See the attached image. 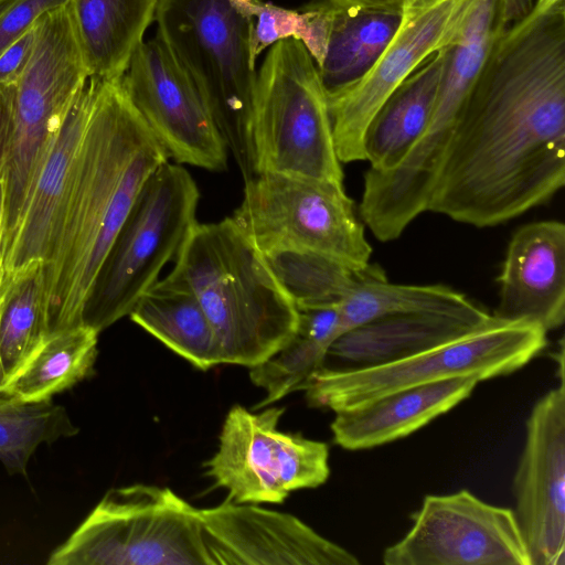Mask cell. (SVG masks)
I'll list each match as a JSON object with an SVG mask.
<instances>
[{"instance_id":"1","label":"cell","mask_w":565,"mask_h":565,"mask_svg":"<svg viewBox=\"0 0 565 565\" xmlns=\"http://www.w3.org/2000/svg\"><path fill=\"white\" fill-rule=\"evenodd\" d=\"M565 184V8L533 3L504 26L468 95L427 211L495 226Z\"/></svg>"},{"instance_id":"2","label":"cell","mask_w":565,"mask_h":565,"mask_svg":"<svg viewBox=\"0 0 565 565\" xmlns=\"http://www.w3.org/2000/svg\"><path fill=\"white\" fill-rule=\"evenodd\" d=\"M169 160L121 78L100 79L50 256L49 335L83 324L99 271L150 175Z\"/></svg>"},{"instance_id":"3","label":"cell","mask_w":565,"mask_h":565,"mask_svg":"<svg viewBox=\"0 0 565 565\" xmlns=\"http://www.w3.org/2000/svg\"><path fill=\"white\" fill-rule=\"evenodd\" d=\"M171 274L196 296L222 364L254 367L296 333L299 310L264 255L232 217L195 223Z\"/></svg>"},{"instance_id":"4","label":"cell","mask_w":565,"mask_h":565,"mask_svg":"<svg viewBox=\"0 0 565 565\" xmlns=\"http://www.w3.org/2000/svg\"><path fill=\"white\" fill-rule=\"evenodd\" d=\"M255 0H158L157 36L189 75L244 182L256 175L252 139L257 72L250 51Z\"/></svg>"},{"instance_id":"5","label":"cell","mask_w":565,"mask_h":565,"mask_svg":"<svg viewBox=\"0 0 565 565\" xmlns=\"http://www.w3.org/2000/svg\"><path fill=\"white\" fill-rule=\"evenodd\" d=\"M255 171L343 185L328 95L303 44H273L257 72L252 119Z\"/></svg>"},{"instance_id":"6","label":"cell","mask_w":565,"mask_h":565,"mask_svg":"<svg viewBox=\"0 0 565 565\" xmlns=\"http://www.w3.org/2000/svg\"><path fill=\"white\" fill-rule=\"evenodd\" d=\"M89 77L68 2L42 14L35 22L31 57L13 86L0 156V247L17 226L49 140Z\"/></svg>"},{"instance_id":"7","label":"cell","mask_w":565,"mask_h":565,"mask_svg":"<svg viewBox=\"0 0 565 565\" xmlns=\"http://www.w3.org/2000/svg\"><path fill=\"white\" fill-rule=\"evenodd\" d=\"M546 334L539 324L492 316L457 339L407 358L347 369L322 366L309 381L306 397L311 406L339 413L412 386L468 376L486 381L527 364L546 347Z\"/></svg>"},{"instance_id":"8","label":"cell","mask_w":565,"mask_h":565,"mask_svg":"<svg viewBox=\"0 0 565 565\" xmlns=\"http://www.w3.org/2000/svg\"><path fill=\"white\" fill-rule=\"evenodd\" d=\"M49 565H211L200 509L169 487L109 489Z\"/></svg>"},{"instance_id":"9","label":"cell","mask_w":565,"mask_h":565,"mask_svg":"<svg viewBox=\"0 0 565 565\" xmlns=\"http://www.w3.org/2000/svg\"><path fill=\"white\" fill-rule=\"evenodd\" d=\"M199 200L181 164L167 161L150 175L99 271L83 324L100 333L129 315L196 223Z\"/></svg>"},{"instance_id":"10","label":"cell","mask_w":565,"mask_h":565,"mask_svg":"<svg viewBox=\"0 0 565 565\" xmlns=\"http://www.w3.org/2000/svg\"><path fill=\"white\" fill-rule=\"evenodd\" d=\"M259 250L292 246L360 270L372 247L354 202L343 185L277 173L245 181L243 199L231 216Z\"/></svg>"},{"instance_id":"11","label":"cell","mask_w":565,"mask_h":565,"mask_svg":"<svg viewBox=\"0 0 565 565\" xmlns=\"http://www.w3.org/2000/svg\"><path fill=\"white\" fill-rule=\"evenodd\" d=\"M284 407L254 413L233 405L215 454L204 463L214 486L237 503H281L292 491L313 489L330 476L329 447L278 428Z\"/></svg>"},{"instance_id":"12","label":"cell","mask_w":565,"mask_h":565,"mask_svg":"<svg viewBox=\"0 0 565 565\" xmlns=\"http://www.w3.org/2000/svg\"><path fill=\"white\" fill-rule=\"evenodd\" d=\"M478 0H415L395 36L369 72L328 95L341 163L365 160L366 129L391 94L431 54L460 34Z\"/></svg>"},{"instance_id":"13","label":"cell","mask_w":565,"mask_h":565,"mask_svg":"<svg viewBox=\"0 0 565 565\" xmlns=\"http://www.w3.org/2000/svg\"><path fill=\"white\" fill-rule=\"evenodd\" d=\"M385 565H532L515 513L468 490L428 494Z\"/></svg>"},{"instance_id":"14","label":"cell","mask_w":565,"mask_h":565,"mask_svg":"<svg viewBox=\"0 0 565 565\" xmlns=\"http://www.w3.org/2000/svg\"><path fill=\"white\" fill-rule=\"evenodd\" d=\"M121 82L175 163L210 171L226 169L227 148L209 109L189 75L157 35L138 46Z\"/></svg>"},{"instance_id":"15","label":"cell","mask_w":565,"mask_h":565,"mask_svg":"<svg viewBox=\"0 0 565 565\" xmlns=\"http://www.w3.org/2000/svg\"><path fill=\"white\" fill-rule=\"evenodd\" d=\"M513 492L514 513L532 565H565L564 372L526 420Z\"/></svg>"},{"instance_id":"16","label":"cell","mask_w":565,"mask_h":565,"mask_svg":"<svg viewBox=\"0 0 565 565\" xmlns=\"http://www.w3.org/2000/svg\"><path fill=\"white\" fill-rule=\"evenodd\" d=\"M99 81L87 79L44 149L17 226L0 247V296L47 262Z\"/></svg>"},{"instance_id":"17","label":"cell","mask_w":565,"mask_h":565,"mask_svg":"<svg viewBox=\"0 0 565 565\" xmlns=\"http://www.w3.org/2000/svg\"><path fill=\"white\" fill-rule=\"evenodd\" d=\"M504 26L497 0H478L459 36L446 46L429 122L402 161L386 172L402 195L417 201L429 198L459 113Z\"/></svg>"},{"instance_id":"18","label":"cell","mask_w":565,"mask_h":565,"mask_svg":"<svg viewBox=\"0 0 565 565\" xmlns=\"http://www.w3.org/2000/svg\"><path fill=\"white\" fill-rule=\"evenodd\" d=\"M211 565H358L297 516L226 499L200 509Z\"/></svg>"},{"instance_id":"19","label":"cell","mask_w":565,"mask_h":565,"mask_svg":"<svg viewBox=\"0 0 565 565\" xmlns=\"http://www.w3.org/2000/svg\"><path fill=\"white\" fill-rule=\"evenodd\" d=\"M493 317L527 321L546 332L565 320V225L546 220L525 224L512 235L500 275Z\"/></svg>"},{"instance_id":"20","label":"cell","mask_w":565,"mask_h":565,"mask_svg":"<svg viewBox=\"0 0 565 565\" xmlns=\"http://www.w3.org/2000/svg\"><path fill=\"white\" fill-rule=\"evenodd\" d=\"M479 382L468 376L412 386L335 413L333 441L360 450L406 437L468 398Z\"/></svg>"},{"instance_id":"21","label":"cell","mask_w":565,"mask_h":565,"mask_svg":"<svg viewBox=\"0 0 565 565\" xmlns=\"http://www.w3.org/2000/svg\"><path fill=\"white\" fill-rule=\"evenodd\" d=\"M158 0H68L89 76L119 79L154 21Z\"/></svg>"},{"instance_id":"22","label":"cell","mask_w":565,"mask_h":565,"mask_svg":"<svg viewBox=\"0 0 565 565\" xmlns=\"http://www.w3.org/2000/svg\"><path fill=\"white\" fill-rule=\"evenodd\" d=\"M445 49L426 58L373 117L364 138L370 169L384 171L397 166L426 129L443 75Z\"/></svg>"},{"instance_id":"23","label":"cell","mask_w":565,"mask_h":565,"mask_svg":"<svg viewBox=\"0 0 565 565\" xmlns=\"http://www.w3.org/2000/svg\"><path fill=\"white\" fill-rule=\"evenodd\" d=\"M130 319L201 371L222 364L220 348L200 301L171 273L137 300Z\"/></svg>"},{"instance_id":"24","label":"cell","mask_w":565,"mask_h":565,"mask_svg":"<svg viewBox=\"0 0 565 565\" xmlns=\"http://www.w3.org/2000/svg\"><path fill=\"white\" fill-rule=\"evenodd\" d=\"M341 334L377 318L429 313L488 321L492 315L466 295L445 285H404L388 281L384 270L369 264L339 300Z\"/></svg>"},{"instance_id":"25","label":"cell","mask_w":565,"mask_h":565,"mask_svg":"<svg viewBox=\"0 0 565 565\" xmlns=\"http://www.w3.org/2000/svg\"><path fill=\"white\" fill-rule=\"evenodd\" d=\"M488 321L429 313L386 316L342 333L326 358L360 366L387 363L457 339Z\"/></svg>"},{"instance_id":"26","label":"cell","mask_w":565,"mask_h":565,"mask_svg":"<svg viewBox=\"0 0 565 565\" xmlns=\"http://www.w3.org/2000/svg\"><path fill=\"white\" fill-rule=\"evenodd\" d=\"M99 332L81 324L45 338L4 383L1 394L20 402H44L94 373Z\"/></svg>"},{"instance_id":"27","label":"cell","mask_w":565,"mask_h":565,"mask_svg":"<svg viewBox=\"0 0 565 565\" xmlns=\"http://www.w3.org/2000/svg\"><path fill=\"white\" fill-rule=\"evenodd\" d=\"M403 11L334 6L327 52L319 74L327 94L361 78L386 50Z\"/></svg>"},{"instance_id":"28","label":"cell","mask_w":565,"mask_h":565,"mask_svg":"<svg viewBox=\"0 0 565 565\" xmlns=\"http://www.w3.org/2000/svg\"><path fill=\"white\" fill-rule=\"evenodd\" d=\"M67 411L53 401L20 402L0 394V462L8 473L28 476V463L43 444L77 435Z\"/></svg>"},{"instance_id":"29","label":"cell","mask_w":565,"mask_h":565,"mask_svg":"<svg viewBox=\"0 0 565 565\" xmlns=\"http://www.w3.org/2000/svg\"><path fill=\"white\" fill-rule=\"evenodd\" d=\"M260 252L298 309L338 303L364 270L292 246H271Z\"/></svg>"},{"instance_id":"30","label":"cell","mask_w":565,"mask_h":565,"mask_svg":"<svg viewBox=\"0 0 565 565\" xmlns=\"http://www.w3.org/2000/svg\"><path fill=\"white\" fill-rule=\"evenodd\" d=\"M47 335L41 268L15 281L0 296V354L7 380Z\"/></svg>"},{"instance_id":"31","label":"cell","mask_w":565,"mask_h":565,"mask_svg":"<svg viewBox=\"0 0 565 565\" xmlns=\"http://www.w3.org/2000/svg\"><path fill=\"white\" fill-rule=\"evenodd\" d=\"M334 15L328 0L302 10L286 9L263 0L250 6V51L254 60L281 40L300 41L319 67L324 58Z\"/></svg>"},{"instance_id":"32","label":"cell","mask_w":565,"mask_h":565,"mask_svg":"<svg viewBox=\"0 0 565 565\" xmlns=\"http://www.w3.org/2000/svg\"><path fill=\"white\" fill-rule=\"evenodd\" d=\"M329 347L297 329L294 337L265 362L250 367V381L265 391L256 408L275 404L287 395L305 391L322 367Z\"/></svg>"},{"instance_id":"33","label":"cell","mask_w":565,"mask_h":565,"mask_svg":"<svg viewBox=\"0 0 565 565\" xmlns=\"http://www.w3.org/2000/svg\"><path fill=\"white\" fill-rule=\"evenodd\" d=\"M68 0H18L0 17V53L28 32L44 13Z\"/></svg>"},{"instance_id":"34","label":"cell","mask_w":565,"mask_h":565,"mask_svg":"<svg viewBox=\"0 0 565 565\" xmlns=\"http://www.w3.org/2000/svg\"><path fill=\"white\" fill-rule=\"evenodd\" d=\"M35 41L33 26L0 53V85L14 86L24 72Z\"/></svg>"},{"instance_id":"35","label":"cell","mask_w":565,"mask_h":565,"mask_svg":"<svg viewBox=\"0 0 565 565\" xmlns=\"http://www.w3.org/2000/svg\"><path fill=\"white\" fill-rule=\"evenodd\" d=\"M500 20L511 24L529 13L533 0H497Z\"/></svg>"},{"instance_id":"36","label":"cell","mask_w":565,"mask_h":565,"mask_svg":"<svg viewBox=\"0 0 565 565\" xmlns=\"http://www.w3.org/2000/svg\"><path fill=\"white\" fill-rule=\"evenodd\" d=\"M338 7H356L365 9H383L404 11L415 0H328Z\"/></svg>"},{"instance_id":"37","label":"cell","mask_w":565,"mask_h":565,"mask_svg":"<svg viewBox=\"0 0 565 565\" xmlns=\"http://www.w3.org/2000/svg\"><path fill=\"white\" fill-rule=\"evenodd\" d=\"M13 86L0 85V156L10 118Z\"/></svg>"},{"instance_id":"38","label":"cell","mask_w":565,"mask_h":565,"mask_svg":"<svg viewBox=\"0 0 565 565\" xmlns=\"http://www.w3.org/2000/svg\"><path fill=\"white\" fill-rule=\"evenodd\" d=\"M3 201H4V185H3V181L0 179V226H1V222H2Z\"/></svg>"},{"instance_id":"39","label":"cell","mask_w":565,"mask_h":565,"mask_svg":"<svg viewBox=\"0 0 565 565\" xmlns=\"http://www.w3.org/2000/svg\"><path fill=\"white\" fill-rule=\"evenodd\" d=\"M6 382H7V374H6V371H4V367H3V363H2V359H1V354H0V394H1L2 387H3Z\"/></svg>"},{"instance_id":"40","label":"cell","mask_w":565,"mask_h":565,"mask_svg":"<svg viewBox=\"0 0 565 565\" xmlns=\"http://www.w3.org/2000/svg\"><path fill=\"white\" fill-rule=\"evenodd\" d=\"M18 0H0V17Z\"/></svg>"},{"instance_id":"41","label":"cell","mask_w":565,"mask_h":565,"mask_svg":"<svg viewBox=\"0 0 565 565\" xmlns=\"http://www.w3.org/2000/svg\"><path fill=\"white\" fill-rule=\"evenodd\" d=\"M537 2H546L548 4L565 6V0H533Z\"/></svg>"}]
</instances>
